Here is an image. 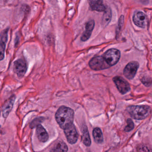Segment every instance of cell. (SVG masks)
<instances>
[{
	"instance_id": "cell-8",
	"label": "cell",
	"mask_w": 152,
	"mask_h": 152,
	"mask_svg": "<svg viewBox=\"0 0 152 152\" xmlns=\"http://www.w3.org/2000/svg\"><path fill=\"white\" fill-rule=\"evenodd\" d=\"M27 68L26 62L23 59H18L14 63V72L19 77H23L25 75Z\"/></svg>"
},
{
	"instance_id": "cell-11",
	"label": "cell",
	"mask_w": 152,
	"mask_h": 152,
	"mask_svg": "<svg viewBox=\"0 0 152 152\" xmlns=\"http://www.w3.org/2000/svg\"><path fill=\"white\" fill-rule=\"evenodd\" d=\"M9 29H5L2 31L1 34V48H0V58L2 60L4 58L5 49H6V44L8 40V34Z\"/></svg>"
},
{
	"instance_id": "cell-13",
	"label": "cell",
	"mask_w": 152,
	"mask_h": 152,
	"mask_svg": "<svg viewBox=\"0 0 152 152\" xmlns=\"http://www.w3.org/2000/svg\"><path fill=\"white\" fill-rule=\"evenodd\" d=\"M91 8L93 10L102 12L106 10L103 0H88Z\"/></svg>"
},
{
	"instance_id": "cell-2",
	"label": "cell",
	"mask_w": 152,
	"mask_h": 152,
	"mask_svg": "<svg viewBox=\"0 0 152 152\" xmlns=\"http://www.w3.org/2000/svg\"><path fill=\"white\" fill-rule=\"evenodd\" d=\"M127 111L132 117L140 120L147 118L151 113V109L148 106H132L127 107Z\"/></svg>"
},
{
	"instance_id": "cell-12",
	"label": "cell",
	"mask_w": 152,
	"mask_h": 152,
	"mask_svg": "<svg viewBox=\"0 0 152 152\" xmlns=\"http://www.w3.org/2000/svg\"><path fill=\"white\" fill-rule=\"evenodd\" d=\"M15 96H13L7 100L2 107V112L3 117L6 118L12 110L15 100Z\"/></svg>"
},
{
	"instance_id": "cell-14",
	"label": "cell",
	"mask_w": 152,
	"mask_h": 152,
	"mask_svg": "<svg viewBox=\"0 0 152 152\" xmlns=\"http://www.w3.org/2000/svg\"><path fill=\"white\" fill-rule=\"evenodd\" d=\"M36 133L40 141L44 143L48 141L49 139L48 134L42 125L39 124L37 126Z\"/></svg>"
},
{
	"instance_id": "cell-1",
	"label": "cell",
	"mask_w": 152,
	"mask_h": 152,
	"mask_svg": "<svg viewBox=\"0 0 152 152\" xmlns=\"http://www.w3.org/2000/svg\"><path fill=\"white\" fill-rule=\"evenodd\" d=\"M55 118L60 128L64 130L72 124L74 112L72 108L63 106L57 111Z\"/></svg>"
},
{
	"instance_id": "cell-16",
	"label": "cell",
	"mask_w": 152,
	"mask_h": 152,
	"mask_svg": "<svg viewBox=\"0 0 152 152\" xmlns=\"http://www.w3.org/2000/svg\"><path fill=\"white\" fill-rule=\"evenodd\" d=\"M82 141L86 146H89L91 144V140L90 137L89 133L86 127L84 128L83 132Z\"/></svg>"
},
{
	"instance_id": "cell-20",
	"label": "cell",
	"mask_w": 152,
	"mask_h": 152,
	"mask_svg": "<svg viewBox=\"0 0 152 152\" xmlns=\"http://www.w3.org/2000/svg\"><path fill=\"white\" fill-rule=\"evenodd\" d=\"M124 24V16H121L119 19V23H118V27H117V30H116V35H118L120 34L121 31L122 30V28L123 27V26Z\"/></svg>"
},
{
	"instance_id": "cell-15",
	"label": "cell",
	"mask_w": 152,
	"mask_h": 152,
	"mask_svg": "<svg viewBox=\"0 0 152 152\" xmlns=\"http://www.w3.org/2000/svg\"><path fill=\"white\" fill-rule=\"evenodd\" d=\"M94 140L98 144H101L104 140L103 133L99 128H96L94 129L92 132Z\"/></svg>"
},
{
	"instance_id": "cell-19",
	"label": "cell",
	"mask_w": 152,
	"mask_h": 152,
	"mask_svg": "<svg viewBox=\"0 0 152 152\" xmlns=\"http://www.w3.org/2000/svg\"><path fill=\"white\" fill-rule=\"evenodd\" d=\"M127 125L124 128V130L125 132H129L133 129L134 128V123L132 120L130 119H128L127 121Z\"/></svg>"
},
{
	"instance_id": "cell-7",
	"label": "cell",
	"mask_w": 152,
	"mask_h": 152,
	"mask_svg": "<svg viewBox=\"0 0 152 152\" xmlns=\"http://www.w3.org/2000/svg\"><path fill=\"white\" fill-rule=\"evenodd\" d=\"M117 89L122 94L127 93L130 90L129 84L127 81L121 76H115L113 79Z\"/></svg>"
},
{
	"instance_id": "cell-17",
	"label": "cell",
	"mask_w": 152,
	"mask_h": 152,
	"mask_svg": "<svg viewBox=\"0 0 152 152\" xmlns=\"http://www.w3.org/2000/svg\"><path fill=\"white\" fill-rule=\"evenodd\" d=\"M112 18V12L109 8L106 9L104 13L102 18V25L104 26H106L110 23Z\"/></svg>"
},
{
	"instance_id": "cell-22",
	"label": "cell",
	"mask_w": 152,
	"mask_h": 152,
	"mask_svg": "<svg viewBox=\"0 0 152 152\" xmlns=\"http://www.w3.org/2000/svg\"><path fill=\"white\" fill-rule=\"evenodd\" d=\"M7 0H4V2H7Z\"/></svg>"
},
{
	"instance_id": "cell-3",
	"label": "cell",
	"mask_w": 152,
	"mask_h": 152,
	"mask_svg": "<svg viewBox=\"0 0 152 152\" xmlns=\"http://www.w3.org/2000/svg\"><path fill=\"white\" fill-rule=\"evenodd\" d=\"M90 67L95 71L104 70L110 67L104 57L101 56L93 58L89 63Z\"/></svg>"
},
{
	"instance_id": "cell-21",
	"label": "cell",
	"mask_w": 152,
	"mask_h": 152,
	"mask_svg": "<svg viewBox=\"0 0 152 152\" xmlns=\"http://www.w3.org/2000/svg\"><path fill=\"white\" fill-rule=\"evenodd\" d=\"M142 82L144 83V85H146L147 86H149L151 84V81L148 78L145 79V78H144L142 80Z\"/></svg>"
},
{
	"instance_id": "cell-10",
	"label": "cell",
	"mask_w": 152,
	"mask_h": 152,
	"mask_svg": "<svg viewBox=\"0 0 152 152\" xmlns=\"http://www.w3.org/2000/svg\"><path fill=\"white\" fill-rule=\"evenodd\" d=\"M94 26L95 22L93 20H90L85 24V31L81 38V40L82 41H86L90 38Z\"/></svg>"
},
{
	"instance_id": "cell-4",
	"label": "cell",
	"mask_w": 152,
	"mask_h": 152,
	"mask_svg": "<svg viewBox=\"0 0 152 152\" xmlns=\"http://www.w3.org/2000/svg\"><path fill=\"white\" fill-rule=\"evenodd\" d=\"M121 56V53L118 50L111 49L108 50L104 54V57L107 63L110 66L116 64Z\"/></svg>"
},
{
	"instance_id": "cell-9",
	"label": "cell",
	"mask_w": 152,
	"mask_h": 152,
	"mask_svg": "<svg viewBox=\"0 0 152 152\" xmlns=\"http://www.w3.org/2000/svg\"><path fill=\"white\" fill-rule=\"evenodd\" d=\"M133 20L135 24L138 27L144 28L147 25V17L143 12H136L133 15Z\"/></svg>"
},
{
	"instance_id": "cell-18",
	"label": "cell",
	"mask_w": 152,
	"mask_h": 152,
	"mask_svg": "<svg viewBox=\"0 0 152 152\" xmlns=\"http://www.w3.org/2000/svg\"><path fill=\"white\" fill-rule=\"evenodd\" d=\"M68 150V147L65 143L63 141L58 142L52 149L54 152H66Z\"/></svg>"
},
{
	"instance_id": "cell-6",
	"label": "cell",
	"mask_w": 152,
	"mask_h": 152,
	"mask_svg": "<svg viewBox=\"0 0 152 152\" xmlns=\"http://www.w3.org/2000/svg\"><path fill=\"white\" fill-rule=\"evenodd\" d=\"M139 64L136 61L130 62L126 65L124 70V76L129 80H131L135 77Z\"/></svg>"
},
{
	"instance_id": "cell-5",
	"label": "cell",
	"mask_w": 152,
	"mask_h": 152,
	"mask_svg": "<svg viewBox=\"0 0 152 152\" xmlns=\"http://www.w3.org/2000/svg\"><path fill=\"white\" fill-rule=\"evenodd\" d=\"M64 132L67 141L70 144L73 145L77 142L79 136L73 124L64 129Z\"/></svg>"
}]
</instances>
